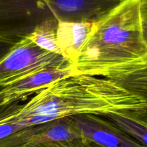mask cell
I'll use <instances>...</instances> for the list:
<instances>
[{
    "label": "cell",
    "mask_w": 147,
    "mask_h": 147,
    "mask_svg": "<svg viewBox=\"0 0 147 147\" xmlns=\"http://www.w3.org/2000/svg\"><path fill=\"white\" fill-rule=\"evenodd\" d=\"M82 137L69 117L46 123L43 130L32 138L22 147H30L47 142H62Z\"/></svg>",
    "instance_id": "cell-10"
},
{
    "label": "cell",
    "mask_w": 147,
    "mask_h": 147,
    "mask_svg": "<svg viewBox=\"0 0 147 147\" xmlns=\"http://www.w3.org/2000/svg\"><path fill=\"white\" fill-rule=\"evenodd\" d=\"M147 57L141 30L140 0H124L95 23L92 34L74 63L77 74L99 72Z\"/></svg>",
    "instance_id": "cell-2"
},
{
    "label": "cell",
    "mask_w": 147,
    "mask_h": 147,
    "mask_svg": "<svg viewBox=\"0 0 147 147\" xmlns=\"http://www.w3.org/2000/svg\"><path fill=\"white\" fill-rule=\"evenodd\" d=\"M141 19V30H142L143 38L147 45V19Z\"/></svg>",
    "instance_id": "cell-18"
},
{
    "label": "cell",
    "mask_w": 147,
    "mask_h": 147,
    "mask_svg": "<svg viewBox=\"0 0 147 147\" xmlns=\"http://www.w3.org/2000/svg\"><path fill=\"white\" fill-rule=\"evenodd\" d=\"M102 116L128 134L141 145L147 147V126L133 117L128 112L111 113Z\"/></svg>",
    "instance_id": "cell-12"
},
{
    "label": "cell",
    "mask_w": 147,
    "mask_h": 147,
    "mask_svg": "<svg viewBox=\"0 0 147 147\" xmlns=\"http://www.w3.org/2000/svg\"><path fill=\"white\" fill-rule=\"evenodd\" d=\"M69 118L82 137L100 147H145L112 122L97 115L79 114Z\"/></svg>",
    "instance_id": "cell-5"
},
{
    "label": "cell",
    "mask_w": 147,
    "mask_h": 147,
    "mask_svg": "<svg viewBox=\"0 0 147 147\" xmlns=\"http://www.w3.org/2000/svg\"><path fill=\"white\" fill-rule=\"evenodd\" d=\"M72 68L74 64L71 60L38 47L26 37L0 60V87H6L43 70Z\"/></svg>",
    "instance_id": "cell-3"
},
{
    "label": "cell",
    "mask_w": 147,
    "mask_h": 147,
    "mask_svg": "<svg viewBox=\"0 0 147 147\" xmlns=\"http://www.w3.org/2000/svg\"><path fill=\"white\" fill-rule=\"evenodd\" d=\"M20 147H22V146H20Z\"/></svg>",
    "instance_id": "cell-20"
},
{
    "label": "cell",
    "mask_w": 147,
    "mask_h": 147,
    "mask_svg": "<svg viewBox=\"0 0 147 147\" xmlns=\"http://www.w3.org/2000/svg\"><path fill=\"white\" fill-rule=\"evenodd\" d=\"M75 74L77 73L74 68L56 69L43 70L27 76L1 89L0 100L2 106L25 100L31 95L37 94L48 87L53 82Z\"/></svg>",
    "instance_id": "cell-7"
},
{
    "label": "cell",
    "mask_w": 147,
    "mask_h": 147,
    "mask_svg": "<svg viewBox=\"0 0 147 147\" xmlns=\"http://www.w3.org/2000/svg\"><path fill=\"white\" fill-rule=\"evenodd\" d=\"M30 147H100L84 137H79L67 141L47 142Z\"/></svg>",
    "instance_id": "cell-14"
},
{
    "label": "cell",
    "mask_w": 147,
    "mask_h": 147,
    "mask_svg": "<svg viewBox=\"0 0 147 147\" xmlns=\"http://www.w3.org/2000/svg\"><path fill=\"white\" fill-rule=\"evenodd\" d=\"M140 11L141 18L147 19V0H140Z\"/></svg>",
    "instance_id": "cell-17"
},
{
    "label": "cell",
    "mask_w": 147,
    "mask_h": 147,
    "mask_svg": "<svg viewBox=\"0 0 147 147\" xmlns=\"http://www.w3.org/2000/svg\"><path fill=\"white\" fill-rule=\"evenodd\" d=\"M133 117L147 126V107L143 108L135 111L128 112Z\"/></svg>",
    "instance_id": "cell-16"
},
{
    "label": "cell",
    "mask_w": 147,
    "mask_h": 147,
    "mask_svg": "<svg viewBox=\"0 0 147 147\" xmlns=\"http://www.w3.org/2000/svg\"><path fill=\"white\" fill-rule=\"evenodd\" d=\"M3 87H0V90H1V89ZM1 106H2V103H1V100H0V107H1Z\"/></svg>",
    "instance_id": "cell-19"
},
{
    "label": "cell",
    "mask_w": 147,
    "mask_h": 147,
    "mask_svg": "<svg viewBox=\"0 0 147 147\" xmlns=\"http://www.w3.org/2000/svg\"><path fill=\"white\" fill-rule=\"evenodd\" d=\"M25 128L27 127L20 124L16 119L11 117L10 104L0 107V140Z\"/></svg>",
    "instance_id": "cell-13"
},
{
    "label": "cell",
    "mask_w": 147,
    "mask_h": 147,
    "mask_svg": "<svg viewBox=\"0 0 147 147\" xmlns=\"http://www.w3.org/2000/svg\"><path fill=\"white\" fill-rule=\"evenodd\" d=\"M17 42L0 38V60L2 59Z\"/></svg>",
    "instance_id": "cell-15"
},
{
    "label": "cell",
    "mask_w": 147,
    "mask_h": 147,
    "mask_svg": "<svg viewBox=\"0 0 147 147\" xmlns=\"http://www.w3.org/2000/svg\"><path fill=\"white\" fill-rule=\"evenodd\" d=\"M52 19L47 0H0V38L17 42Z\"/></svg>",
    "instance_id": "cell-4"
},
{
    "label": "cell",
    "mask_w": 147,
    "mask_h": 147,
    "mask_svg": "<svg viewBox=\"0 0 147 147\" xmlns=\"http://www.w3.org/2000/svg\"><path fill=\"white\" fill-rule=\"evenodd\" d=\"M10 103V115L27 127L79 114L104 116L147 107L138 96L112 80L86 74L59 79L27 103Z\"/></svg>",
    "instance_id": "cell-1"
},
{
    "label": "cell",
    "mask_w": 147,
    "mask_h": 147,
    "mask_svg": "<svg viewBox=\"0 0 147 147\" xmlns=\"http://www.w3.org/2000/svg\"><path fill=\"white\" fill-rule=\"evenodd\" d=\"M58 26L56 19L47 20L38 24L27 37L38 47L62 55L57 42Z\"/></svg>",
    "instance_id": "cell-11"
},
{
    "label": "cell",
    "mask_w": 147,
    "mask_h": 147,
    "mask_svg": "<svg viewBox=\"0 0 147 147\" xmlns=\"http://www.w3.org/2000/svg\"><path fill=\"white\" fill-rule=\"evenodd\" d=\"M59 22L97 23L124 0H47Z\"/></svg>",
    "instance_id": "cell-6"
},
{
    "label": "cell",
    "mask_w": 147,
    "mask_h": 147,
    "mask_svg": "<svg viewBox=\"0 0 147 147\" xmlns=\"http://www.w3.org/2000/svg\"><path fill=\"white\" fill-rule=\"evenodd\" d=\"M95 27V23L59 22L57 42L63 57L74 63Z\"/></svg>",
    "instance_id": "cell-9"
},
{
    "label": "cell",
    "mask_w": 147,
    "mask_h": 147,
    "mask_svg": "<svg viewBox=\"0 0 147 147\" xmlns=\"http://www.w3.org/2000/svg\"><path fill=\"white\" fill-rule=\"evenodd\" d=\"M96 76L116 82L147 103V57L105 69Z\"/></svg>",
    "instance_id": "cell-8"
}]
</instances>
